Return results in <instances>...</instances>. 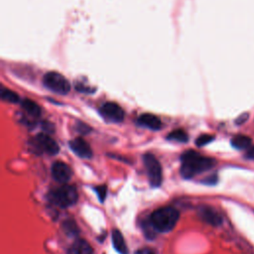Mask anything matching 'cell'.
I'll list each match as a JSON object with an SVG mask.
<instances>
[{
  "mask_svg": "<svg viewBox=\"0 0 254 254\" xmlns=\"http://www.w3.org/2000/svg\"><path fill=\"white\" fill-rule=\"evenodd\" d=\"M135 254H154V252L148 248H142L135 252Z\"/></svg>",
  "mask_w": 254,
  "mask_h": 254,
  "instance_id": "cell-20",
  "label": "cell"
},
{
  "mask_svg": "<svg viewBox=\"0 0 254 254\" xmlns=\"http://www.w3.org/2000/svg\"><path fill=\"white\" fill-rule=\"evenodd\" d=\"M44 85L50 90L59 93L66 94L70 90L69 81L58 71H49L43 76Z\"/></svg>",
  "mask_w": 254,
  "mask_h": 254,
  "instance_id": "cell-4",
  "label": "cell"
},
{
  "mask_svg": "<svg viewBox=\"0 0 254 254\" xmlns=\"http://www.w3.org/2000/svg\"><path fill=\"white\" fill-rule=\"evenodd\" d=\"M168 140H172V141H178V142H187L189 139L188 134L186 133V131H184L183 129H176L173 130L172 132H170L167 136Z\"/></svg>",
  "mask_w": 254,
  "mask_h": 254,
  "instance_id": "cell-16",
  "label": "cell"
},
{
  "mask_svg": "<svg viewBox=\"0 0 254 254\" xmlns=\"http://www.w3.org/2000/svg\"><path fill=\"white\" fill-rule=\"evenodd\" d=\"M53 178L59 183H65L70 179L71 171L64 162H56L52 166Z\"/></svg>",
  "mask_w": 254,
  "mask_h": 254,
  "instance_id": "cell-8",
  "label": "cell"
},
{
  "mask_svg": "<svg viewBox=\"0 0 254 254\" xmlns=\"http://www.w3.org/2000/svg\"><path fill=\"white\" fill-rule=\"evenodd\" d=\"M69 147L77 156L81 158H90L92 156V150L90 146L84 139L80 137L71 140L69 142Z\"/></svg>",
  "mask_w": 254,
  "mask_h": 254,
  "instance_id": "cell-9",
  "label": "cell"
},
{
  "mask_svg": "<svg viewBox=\"0 0 254 254\" xmlns=\"http://www.w3.org/2000/svg\"><path fill=\"white\" fill-rule=\"evenodd\" d=\"M94 190L97 193L100 201H103L105 196H106V187L105 186H99V187H96L94 189Z\"/></svg>",
  "mask_w": 254,
  "mask_h": 254,
  "instance_id": "cell-19",
  "label": "cell"
},
{
  "mask_svg": "<svg viewBox=\"0 0 254 254\" xmlns=\"http://www.w3.org/2000/svg\"><path fill=\"white\" fill-rule=\"evenodd\" d=\"M78 194L73 186L64 185L55 190L51 194V199L60 207H67L74 204L77 200Z\"/></svg>",
  "mask_w": 254,
  "mask_h": 254,
  "instance_id": "cell-3",
  "label": "cell"
},
{
  "mask_svg": "<svg viewBox=\"0 0 254 254\" xmlns=\"http://www.w3.org/2000/svg\"><path fill=\"white\" fill-rule=\"evenodd\" d=\"M1 98L5 101L11 102V103H15V102L19 101V95L16 92H14L10 89H7V88H2Z\"/></svg>",
  "mask_w": 254,
  "mask_h": 254,
  "instance_id": "cell-17",
  "label": "cell"
},
{
  "mask_svg": "<svg viewBox=\"0 0 254 254\" xmlns=\"http://www.w3.org/2000/svg\"><path fill=\"white\" fill-rule=\"evenodd\" d=\"M213 136L212 135H209V134H202L200 135L199 137L196 138L195 140V144L196 146L198 147H201V146H204L206 144H208L209 142H211L213 140Z\"/></svg>",
  "mask_w": 254,
  "mask_h": 254,
  "instance_id": "cell-18",
  "label": "cell"
},
{
  "mask_svg": "<svg viewBox=\"0 0 254 254\" xmlns=\"http://www.w3.org/2000/svg\"><path fill=\"white\" fill-rule=\"evenodd\" d=\"M21 105H22V108L31 116L38 117L41 114L40 106L33 100L26 98L21 102Z\"/></svg>",
  "mask_w": 254,
  "mask_h": 254,
  "instance_id": "cell-14",
  "label": "cell"
},
{
  "mask_svg": "<svg viewBox=\"0 0 254 254\" xmlns=\"http://www.w3.org/2000/svg\"><path fill=\"white\" fill-rule=\"evenodd\" d=\"M143 159L150 184L153 187H159L163 179L161 164L152 154H146Z\"/></svg>",
  "mask_w": 254,
  "mask_h": 254,
  "instance_id": "cell-5",
  "label": "cell"
},
{
  "mask_svg": "<svg viewBox=\"0 0 254 254\" xmlns=\"http://www.w3.org/2000/svg\"><path fill=\"white\" fill-rule=\"evenodd\" d=\"M246 157L249 158V159H254V147L249 149V151L246 154Z\"/></svg>",
  "mask_w": 254,
  "mask_h": 254,
  "instance_id": "cell-22",
  "label": "cell"
},
{
  "mask_svg": "<svg viewBox=\"0 0 254 254\" xmlns=\"http://www.w3.org/2000/svg\"><path fill=\"white\" fill-rule=\"evenodd\" d=\"M179 216V211L176 208L164 206L152 213L151 224L157 231L168 232L175 227Z\"/></svg>",
  "mask_w": 254,
  "mask_h": 254,
  "instance_id": "cell-2",
  "label": "cell"
},
{
  "mask_svg": "<svg viewBox=\"0 0 254 254\" xmlns=\"http://www.w3.org/2000/svg\"><path fill=\"white\" fill-rule=\"evenodd\" d=\"M199 215L203 221H205L206 223L213 225V226H217V225L221 224V222H222L221 216L214 209L209 208V207L202 208L199 212Z\"/></svg>",
  "mask_w": 254,
  "mask_h": 254,
  "instance_id": "cell-11",
  "label": "cell"
},
{
  "mask_svg": "<svg viewBox=\"0 0 254 254\" xmlns=\"http://www.w3.org/2000/svg\"><path fill=\"white\" fill-rule=\"evenodd\" d=\"M247 118H248V114H243V115H241V116L239 117V119H237V123H238V124H241V123H243L245 120H247Z\"/></svg>",
  "mask_w": 254,
  "mask_h": 254,
  "instance_id": "cell-21",
  "label": "cell"
},
{
  "mask_svg": "<svg viewBox=\"0 0 254 254\" xmlns=\"http://www.w3.org/2000/svg\"><path fill=\"white\" fill-rule=\"evenodd\" d=\"M99 112L104 119L110 122L119 123L124 119V110L115 102H105L100 106Z\"/></svg>",
  "mask_w": 254,
  "mask_h": 254,
  "instance_id": "cell-7",
  "label": "cell"
},
{
  "mask_svg": "<svg viewBox=\"0 0 254 254\" xmlns=\"http://www.w3.org/2000/svg\"><path fill=\"white\" fill-rule=\"evenodd\" d=\"M33 146L40 153H46L48 155H56L60 150L58 143L45 133H40L34 138Z\"/></svg>",
  "mask_w": 254,
  "mask_h": 254,
  "instance_id": "cell-6",
  "label": "cell"
},
{
  "mask_svg": "<svg viewBox=\"0 0 254 254\" xmlns=\"http://www.w3.org/2000/svg\"><path fill=\"white\" fill-rule=\"evenodd\" d=\"M231 145L239 150L246 149L251 145V138L245 135H237L231 139Z\"/></svg>",
  "mask_w": 254,
  "mask_h": 254,
  "instance_id": "cell-15",
  "label": "cell"
},
{
  "mask_svg": "<svg viewBox=\"0 0 254 254\" xmlns=\"http://www.w3.org/2000/svg\"><path fill=\"white\" fill-rule=\"evenodd\" d=\"M111 237H112L113 246L116 249V251L119 252L120 254H128V248H127V245H126V242L124 240L122 233L119 230L114 229L112 231Z\"/></svg>",
  "mask_w": 254,
  "mask_h": 254,
  "instance_id": "cell-12",
  "label": "cell"
},
{
  "mask_svg": "<svg viewBox=\"0 0 254 254\" xmlns=\"http://www.w3.org/2000/svg\"><path fill=\"white\" fill-rule=\"evenodd\" d=\"M137 122L139 125L146 127L148 129H151V130H159L162 127V122H161L160 118L152 113L141 114L138 117Z\"/></svg>",
  "mask_w": 254,
  "mask_h": 254,
  "instance_id": "cell-10",
  "label": "cell"
},
{
  "mask_svg": "<svg viewBox=\"0 0 254 254\" xmlns=\"http://www.w3.org/2000/svg\"><path fill=\"white\" fill-rule=\"evenodd\" d=\"M68 253L69 254H93V250L85 240L78 239L72 243Z\"/></svg>",
  "mask_w": 254,
  "mask_h": 254,
  "instance_id": "cell-13",
  "label": "cell"
},
{
  "mask_svg": "<svg viewBox=\"0 0 254 254\" xmlns=\"http://www.w3.org/2000/svg\"><path fill=\"white\" fill-rule=\"evenodd\" d=\"M181 174L184 178L190 179L194 175L209 170L215 164L214 160L208 157L201 156L195 151L189 150L182 155Z\"/></svg>",
  "mask_w": 254,
  "mask_h": 254,
  "instance_id": "cell-1",
  "label": "cell"
}]
</instances>
